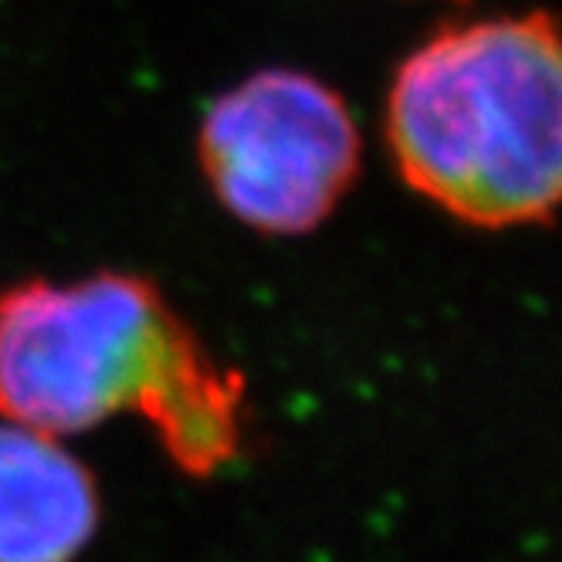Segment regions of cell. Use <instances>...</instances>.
I'll return each instance as SVG.
<instances>
[{
    "mask_svg": "<svg viewBox=\"0 0 562 562\" xmlns=\"http://www.w3.org/2000/svg\"><path fill=\"white\" fill-rule=\"evenodd\" d=\"M248 380L139 271L0 289V420L75 437L133 414L170 464L207 481L245 448Z\"/></svg>",
    "mask_w": 562,
    "mask_h": 562,
    "instance_id": "cell-1",
    "label": "cell"
},
{
    "mask_svg": "<svg viewBox=\"0 0 562 562\" xmlns=\"http://www.w3.org/2000/svg\"><path fill=\"white\" fill-rule=\"evenodd\" d=\"M390 159L461 224L505 231L562 211V18L549 8L445 21L396 65Z\"/></svg>",
    "mask_w": 562,
    "mask_h": 562,
    "instance_id": "cell-2",
    "label": "cell"
},
{
    "mask_svg": "<svg viewBox=\"0 0 562 562\" xmlns=\"http://www.w3.org/2000/svg\"><path fill=\"white\" fill-rule=\"evenodd\" d=\"M196 164L237 224L265 237H305L352 190L363 139L349 102L318 75L261 68L207 105Z\"/></svg>",
    "mask_w": 562,
    "mask_h": 562,
    "instance_id": "cell-3",
    "label": "cell"
},
{
    "mask_svg": "<svg viewBox=\"0 0 562 562\" xmlns=\"http://www.w3.org/2000/svg\"><path fill=\"white\" fill-rule=\"evenodd\" d=\"M99 529L95 471L61 437L0 420V562H78Z\"/></svg>",
    "mask_w": 562,
    "mask_h": 562,
    "instance_id": "cell-4",
    "label": "cell"
},
{
    "mask_svg": "<svg viewBox=\"0 0 562 562\" xmlns=\"http://www.w3.org/2000/svg\"><path fill=\"white\" fill-rule=\"evenodd\" d=\"M448 4H468V0H448Z\"/></svg>",
    "mask_w": 562,
    "mask_h": 562,
    "instance_id": "cell-5",
    "label": "cell"
}]
</instances>
